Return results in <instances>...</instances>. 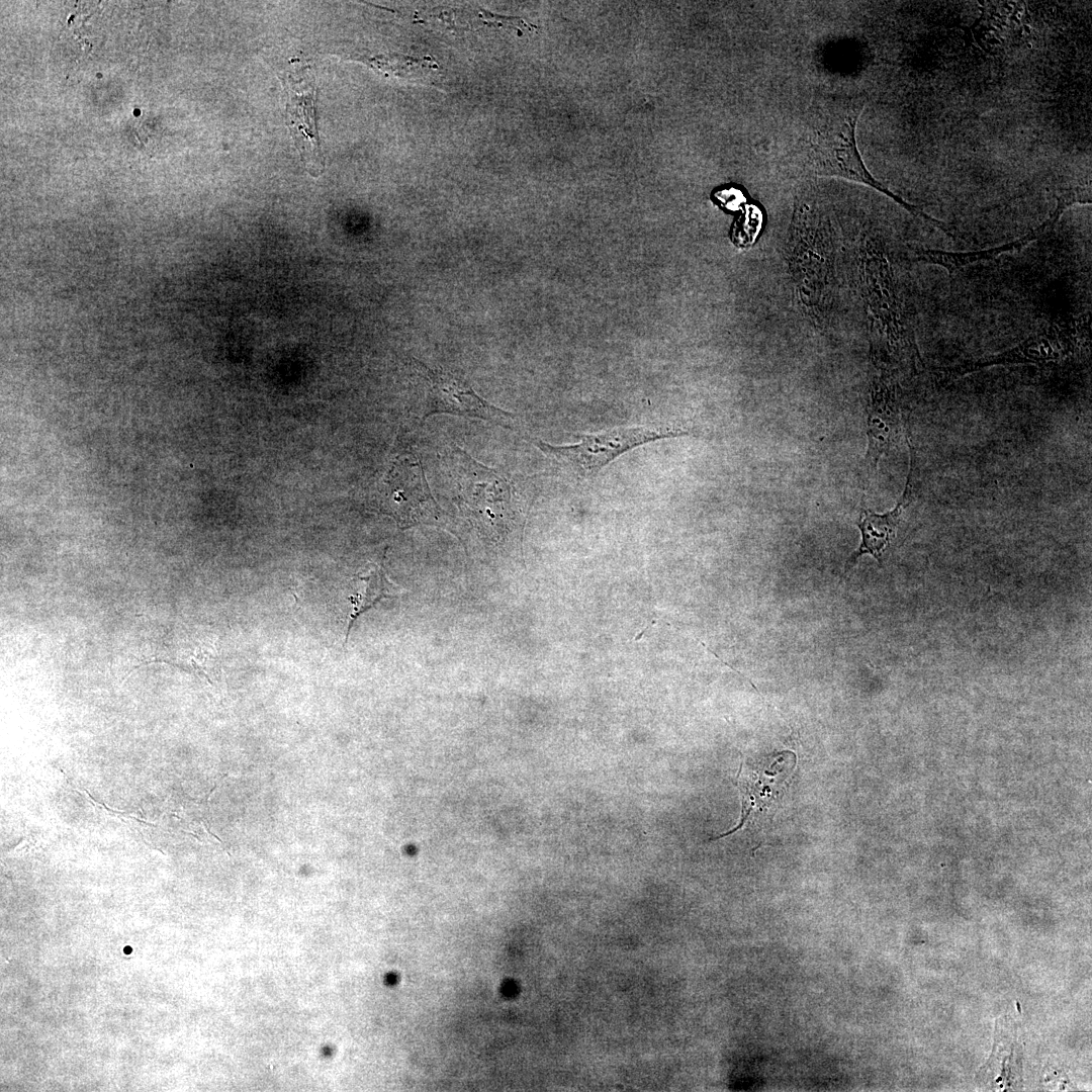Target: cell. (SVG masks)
Returning <instances> with one entry per match:
<instances>
[{
  "label": "cell",
  "mask_w": 1092,
  "mask_h": 1092,
  "mask_svg": "<svg viewBox=\"0 0 1092 1092\" xmlns=\"http://www.w3.org/2000/svg\"><path fill=\"white\" fill-rule=\"evenodd\" d=\"M862 95L829 94L815 99L804 120L798 141V162L803 173L816 177H837L872 187L921 217L947 236L951 230L917 205L905 201L868 170L857 149L855 129L864 109Z\"/></svg>",
  "instance_id": "6da1fadb"
},
{
  "label": "cell",
  "mask_w": 1092,
  "mask_h": 1092,
  "mask_svg": "<svg viewBox=\"0 0 1092 1092\" xmlns=\"http://www.w3.org/2000/svg\"><path fill=\"white\" fill-rule=\"evenodd\" d=\"M689 434L669 426L620 427L597 433L582 434L573 445L553 446L543 441L535 445L554 460L566 473L579 478L596 475L615 458L637 446L652 441Z\"/></svg>",
  "instance_id": "7a4b0ae2"
},
{
  "label": "cell",
  "mask_w": 1092,
  "mask_h": 1092,
  "mask_svg": "<svg viewBox=\"0 0 1092 1092\" xmlns=\"http://www.w3.org/2000/svg\"><path fill=\"white\" fill-rule=\"evenodd\" d=\"M1086 336L1087 329L1081 324H1052L1008 350L959 363L944 368L943 372L947 376L959 377L993 366L1063 362L1077 352Z\"/></svg>",
  "instance_id": "3957f363"
},
{
  "label": "cell",
  "mask_w": 1092,
  "mask_h": 1092,
  "mask_svg": "<svg viewBox=\"0 0 1092 1092\" xmlns=\"http://www.w3.org/2000/svg\"><path fill=\"white\" fill-rule=\"evenodd\" d=\"M379 509L402 527L437 515L438 506L428 486L423 467L411 448L393 457L378 488Z\"/></svg>",
  "instance_id": "277c9868"
},
{
  "label": "cell",
  "mask_w": 1092,
  "mask_h": 1092,
  "mask_svg": "<svg viewBox=\"0 0 1092 1092\" xmlns=\"http://www.w3.org/2000/svg\"><path fill=\"white\" fill-rule=\"evenodd\" d=\"M418 370L426 381L422 420L434 414L477 418L508 427L513 415L480 397L462 377L440 369H431L418 361Z\"/></svg>",
  "instance_id": "5b68a950"
},
{
  "label": "cell",
  "mask_w": 1092,
  "mask_h": 1092,
  "mask_svg": "<svg viewBox=\"0 0 1092 1092\" xmlns=\"http://www.w3.org/2000/svg\"><path fill=\"white\" fill-rule=\"evenodd\" d=\"M902 423L896 386L886 375L875 379L867 412L868 448L861 463L860 481L867 490L883 455L900 440Z\"/></svg>",
  "instance_id": "8992f818"
},
{
  "label": "cell",
  "mask_w": 1092,
  "mask_h": 1092,
  "mask_svg": "<svg viewBox=\"0 0 1092 1092\" xmlns=\"http://www.w3.org/2000/svg\"><path fill=\"white\" fill-rule=\"evenodd\" d=\"M285 77L288 124L306 167L322 171L323 161L315 126L314 78L308 67L294 68Z\"/></svg>",
  "instance_id": "52a82bcc"
},
{
  "label": "cell",
  "mask_w": 1092,
  "mask_h": 1092,
  "mask_svg": "<svg viewBox=\"0 0 1092 1092\" xmlns=\"http://www.w3.org/2000/svg\"><path fill=\"white\" fill-rule=\"evenodd\" d=\"M907 443L910 452V464L903 493L896 506L884 514H878L868 509H861L856 522L861 534V542L858 548L848 557L845 563L844 573H847L856 563L857 559L863 554L872 555L877 559L880 565L883 564L884 555L897 535L902 516L906 508H908L914 499L916 457L908 438Z\"/></svg>",
  "instance_id": "ba28073f"
},
{
  "label": "cell",
  "mask_w": 1092,
  "mask_h": 1092,
  "mask_svg": "<svg viewBox=\"0 0 1092 1092\" xmlns=\"http://www.w3.org/2000/svg\"><path fill=\"white\" fill-rule=\"evenodd\" d=\"M1062 214L1063 212L1060 209L1055 208L1051 216L1040 225L1021 238L998 247L972 252H948L933 249H919L917 250L916 255L918 260L940 266L946 269L950 274L959 273L967 267L986 264L999 258L1005 253L1019 250L1031 242L1036 241L1038 238L1052 231Z\"/></svg>",
  "instance_id": "9c48e42d"
},
{
  "label": "cell",
  "mask_w": 1092,
  "mask_h": 1092,
  "mask_svg": "<svg viewBox=\"0 0 1092 1092\" xmlns=\"http://www.w3.org/2000/svg\"><path fill=\"white\" fill-rule=\"evenodd\" d=\"M359 580L358 592L350 598L352 611L346 629L345 643L348 641L351 629L357 620L367 610L371 609L382 599L401 596L405 589L389 579L383 560L380 563H371L362 573L357 574Z\"/></svg>",
  "instance_id": "30bf717a"
},
{
  "label": "cell",
  "mask_w": 1092,
  "mask_h": 1092,
  "mask_svg": "<svg viewBox=\"0 0 1092 1092\" xmlns=\"http://www.w3.org/2000/svg\"><path fill=\"white\" fill-rule=\"evenodd\" d=\"M653 624H655V621H653V622H652V623H651L650 625H648V626H647V627H646L645 629H643V631H642V632H641L640 634H638V635L636 636L635 640H638V639H639V638H640V637L642 636V634H643V633H644V632H645V631H646V630H647V629H648V628H649L650 626H652Z\"/></svg>",
  "instance_id": "8fae6325"
}]
</instances>
